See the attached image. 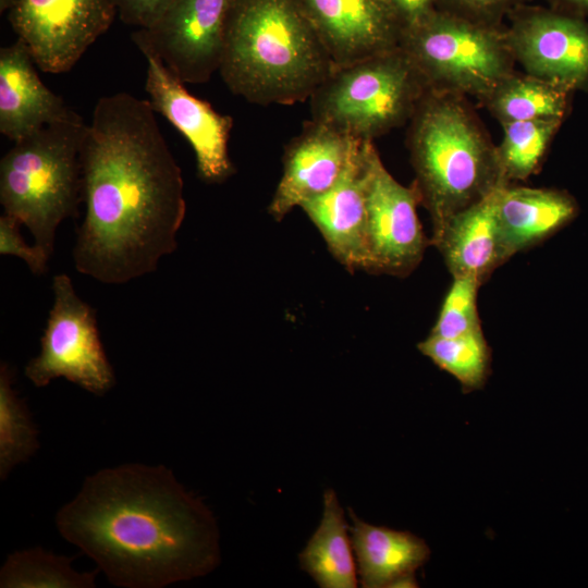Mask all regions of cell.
<instances>
[{
	"label": "cell",
	"instance_id": "6da1fadb",
	"mask_svg": "<svg viewBox=\"0 0 588 588\" xmlns=\"http://www.w3.org/2000/svg\"><path fill=\"white\" fill-rule=\"evenodd\" d=\"M149 100L101 97L82 147L85 217L75 269L103 284L154 272L172 254L186 213L182 172Z\"/></svg>",
	"mask_w": 588,
	"mask_h": 588
},
{
	"label": "cell",
	"instance_id": "7a4b0ae2",
	"mask_svg": "<svg viewBox=\"0 0 588 588\" xmlns=\"http://www.w3.org/2000/svg\"><path fill=\"white\" fill-rule=\"evenodd\" d=\"M56 525L119 587L161 588L206 575L219 561L211 512L163 465L95 473Z\"/></svg>",
	"mask_w": 588,
	"mask_h": 588
},
{
	"label": "cell",
	"instance_id": "3957f363",
	"mask_svg": "<svg viewBox=\"0 0 588 588\" xmlns=\"http://www.w3.org/2000/svg\"><path fill=\"white\" fill-rule=\"evenodd\" d=\"M297 0H231L219 72L249 102L305 101L333 70Z\"/></svg>",
	"mask_w": 588,
	"mask_h": 588
},
{
	"label": "cell",
	"instance_id": "277c9868",
	"mask_svg": "<svg viewBox=\"0 0 588 588\" xmlns=\"http://www.w3.org/2000/svg\"><path fill=\"white\" fill-rule=\"evenodd\" d=\"M466 98L429 89L409 121L412 184L429 212L432 233L507 184L497 146Z\"/></svg>",
	"mask_w": 588,
	"mask_h": 588
},
{
	"label": "cell",
	"instance_id": "5b68a950",
	"mask_svg": "<svg viewBox=\"0 0 588 588\" xmlns=\"http://www.w3.org/2000/svg\"><path fill=\"white\" fill-rule=\"evenodd\" d=\"M84 121L47 125L14 142L0 161V203L50 258L60 223L82 201Z\"/></svg>",
	"mask_w": 588,
	"mask_h": 588
},
{
	"label": "cell",
	"instance_id": "8992f818",
	"mask_svg": "<svg viewBox=\"0 0 588 588\" xmlns=\"http://www.w3.org/2000/svg\"><path fill=\"white\" fill-rule=\"evenodd\" d=\"M428 90L399 46L333 68L309 98L311 119L373 140L409 122Z\"/></svg>",
	"mask_w": 588,
	"mask_h": 588
},
{
	"label": "cell",
	"instance_id": "52a82bcc",
	"mask_svg": "<svg viewBox=\"0 0 588 588\" xmlns=\"http://www.w3.org/2000/svg\"><path fill=\"white\" fill-rule=\"evenodd\" d=\"M400 47L430 90L481 100L515 72L504 26L442 9L404 30Z\"/></svg>",
	"mask_w": 588,
	"mask_h": 588
},
{
	"label": "cell",
	"instance_id": "ba28073f",
	"mask_svg": "<svg viewBox=\"0 0 588 588\" xmlns=\"http://www.w3.org/2000/svg\"><path fill=\"white\" fill-rule=\"evenodd\" d=\"M53 305L40 339V352L24 370L37 388L65 378L96 395L115 383L97 328L96 311L76 294L66 273L54 275Z\"/></svg>",
	"mask_w": 588,
	"mask_h": 588
},
{
	"label": "cell",
	"instance_id": "9c48e42d",
	"mask_svg": "<svg viewBox=\"0 0 588 588\" xmlns=\"http://www.w3.org/2000/svg\"><path fill=\"white\" fill-rule=\"evenodd\" d=\"M365 271L404 278L420 264L430 240L417 215L419 196L384 167L373 142L367 154Z\"/></svg>",
	"mask_w": 588,
	"mask_h": 588
},
{
	"label": "cell",
	"instance_id": "30bf717a",
	"mask_svg": "<svg viewBox=\"0 0 588 588\" xmlns=\"http://www.w3.org/2000/svg\"><path fill=\"white\" fill-rule=\"evenodd\" d=\"M112 0H16L9 20L38 68L70 71L112 24Z\"/></svg>",
	"mask_w": 588,
	"mask_h": 588
},
{
	"label": "cell",
	"instance_id": "8fae6325",
	"mask_svg": "<svg viewBox=\"0 0 588 588\" xmlns=\"http://www.w3.org/2000/svg\"><path fill=\"white\" fill-rule=\"evenodd\" d=\"M504 27L525 73L572 93L588 90V22L553 9L522 5Z\"/></svg>",
	"mask_w": 588,
	"mask_h": 588
},
{
	"label": "cell",
	"instance_id": "7c38bea8",
	"mask_svg": "<svg viewBox=\"0 0 588 588\" xmlns=\"http://www.w3.org/2000/svg\"><path fill=\"white\" fill-rule=\"evenodd\" d=\"M231 0H176L152 26L132 35L184 84H203L219 71Z\"/></svg>",
	"mask_w": 588,
	"mask_h": 588
},
{
	"label": "cell",
	"instance_id": "4fadbf2b",
	"mask_svg": "<svg viewBox=\"0 0 588 588\" xmlns=\"http://www.w3.org/2000/svg\"><path fill=\"white\" fill-rule=\"evenodd\" d=\"M139 50L147 60L145 89L154 110L192 146L198 177L206 183H222L234 173L228 151L232 117L217 112L207 101L189 94L154 52Z\"/></svg>",
	"mask_w": 588,
	"mask_h": 588
},
{
	"label": "cell",
	"instance_id": "5bb4252c",
	"mask_svg": "<svg viewBox=\"0 0 588 588\" xmlns=\"http://www.w3.org/2000/svg\"><path fill=\"white\" fill-rule=\"evenodd\" d=\"M359 139L313 119L305 122L285 146L282 176L268 206L269 215L280 221L293 208L331 188Z\"/></svg>",
	"mask_w": 588,
	"mask_h": 588
},
{
	"label": "cell",
	"instance_id": "9a60e30c",
	"mask_svg": "<svg viewBox=\"0 0 588 588\" xmlns=\"http://www.w3.org/2000/svg\"><path fill=\"white\" fill-rule=\"evenodd\" d=\"M335 66L400 46L402 26L388 0H297Z\"/></svg>",
	"mask_w": 588,
	"mask_h": 588
},
{
	"label": "cell",
	"instance_id": "2e32d148",
	"mask_svg": "<svg viewBox=\"0 0 588 588\" xmlns=\"http://www.w3.org/2000/svg\"><path fill=\"white\" fill-rule=\"evenodd\" d=\"M359 139L339 180L323 194L301 205L321 233L329 252L348 271L364 270L367 226V154Z\"/></svg>",
	"mask_w": 588,
	"mask_h": 588
},
{
	"label": "cell",
	"instance_id": "e0dca14e",
	"mask_svg": "<svg viewBox=\"0 0 588 588\" xmlns=\"http://www.w3.org/2000/svg\"><path fill=\"white\" fill-rule=\"evenodd\" d=\"M34 63L21 39L0 50V132L13 143L47 125L83 121L45 86Z\"/></svg>",
	"mask_w": 588,
	"mask_h": 588
},
{
	"label": "cell",
	"instance_id": "ac0fdd59",
	"mask_svg": "<svg viewBox=\"0 0 588 588\" xmlns=\"http://www.w3.org/2000/svg\"><path fill=\"white\" fill-rule=\"evenodd\" d=\"M499 188L432 233L430 244L438 248L452 277L469 275L482 284L509 260L498 221Z\"/></svg>",
	"mask_w": 588,
	"mask_h": 588
},
{
	"label": "cell",
	"instance_id": "d6986e66",
	"mask_svg": "<svg viewBox=\"0 0 588 588\" xmlns=\"http://www.w3.org/2000/svg\"><path fill=\"white\" fill-rule=\"evenodd\" d=\"M578 210L576 199L563 189L502 185L497 211L506 258L549 238L573 221Z\"/></svg>",
	"mask_w": 588,
	"mask_h": 588
},
{
	"label": "cell",
	"instance_id": "ffe728a7",
	"mask_svg": "<svg viewBox=\"0 0 588 588\" xmlns=\"http://www.w3.org/2000/svg\"><path fill=\"white\" fill-rule=\"evenodd\" d=\"M350 517L362 586L417 587L415 572L430 556L427 543L409 531L367 524L352 510Z\"/></svg>",
	"mask_w": 588,
	"mask_h": 588
},
{
	"label": "cell",
	"instance_id": "44dd1931",
	"mask_svg": "<svg viewBox=\"0 0 588 588\" xmlns=\"http://www.w3.org/2000/svg\"><path fill=\"white\" fill-rule=\"evenodd\" d=\"M351 540L338 497L332 489H327L321 522L299 554L302 569L321 588L357 587Z\"/></svg>",
	"mask_w": 588,
	"mask_h": 588
},
{
	"label": "cell",
	"instance_id": "7402d4cb",
	"mask_svg": "<svg viewBox=\"0 0 588 588\" xmlns=\"http://www.w3.org/2000/svg\"><path fill=\"white\" fill-rule=\"evenodd\" d=\"M572 94L561 86L515 71L480 101L501 124L540 119L564 120Z\"/></svg>",
	"mask_w": 588,
	"mask_h": 588
},
{
	"label": "cell",
	"instance_id": "603a6c76",
	"mask_svg": "<svg viewBox=\"0 0 588 588\" xmlns=\"http://www.w3.org/2000/svg\"><path fill=\"white\" fill-rule=\"evenodd\" d=\"M419 352L453 376L463 392L482 389L491 370V350L482 330L457 338L429 334L417 344Z\"/></svg>",
	"mask_w": 588,
	"mask_h": 588
},
{
	"label": "cell",
	"instance_id": "cb8c5ba5",
	"mask_svg": "<svg viewBox=\"0 0 588 588\" xmlns=\"http://www.w3.org/2000/svg\"><path fill=\"white\" fill-rule=\"evenodd\" d=\"M72 558L59 556L41 548L15 551L0 572L2 588H89L98 571L81 573Z\"/></svg>",
	"mask_w": 588,
	"mask_h": 588
},
{
	"label": "cell",
	"instance_id": "d4e9b609",
	"mask_svg": "<svg viewBox=\"0 0 588 588\" xmlns=\"http://www.w3.org/2000/svg\"><path fill=\"white\" fill-rule=\"evenodd\" d=\"M562 122L561 119H540L501 124L503 138L497 150L507 183L527 180L538 172Z\"/></svg>",
	"mask_w": 588,
	"mask_h": 588
},
{
	"label": "cell",
	"instance_id": "484cf974",
	"mask_svg": "<svg viewBox=\"0 0 588 588\" xmlns=\"http://www.w3.org/2000/svg\"><path fill=\"white\" fill-rule=\"evenodd\" d=\"M7 364L0 368V477L4 480L17 464L26 462L39 448L38 430L25 402L12 385Z\"/></svg>",
	"mask_w": 588,
	"mask_h": 588
},
{
	"label": "cell",
	"instance_id": "4316f807",
	"mask_svg": "<svg viewBox=\"0 0 588 588\" xmlns=\"http://www.w3.org/2000/svg\"><path fill=\"white\" fill-rule=\"evenodd\" d=\"M480 285V281L474 277H453L430 334L457 338L482 330L477 306Z\"/></svg>",
	"mask_w": 588,
	"mask_h": 588
},
{
	"label": "cell",
	"instance_id": "83f0119b",
	"mask_svg": "<svg viewBox=\"0 0 588 588\" xmlns=\"http://www.w3.org/2000/svg\"><path fill=\"white\" fill-rule=\"evenodd\" d=\"M530 0H439L438 9L446 10L467 19L501 25L504 16H509L517 8Z\"/></svg>",
	"mask_w": 588,
	"mask_h": 588
},
{
	"label": "cell",
	"instance_id": "f1b7e54d",
	"mask_svg": "<svg viewBox=\"0 0 588 588\" xmlns=\"http://www.w3.org/2000/svg\"><path fill=\"white\" fill-rule=\"evenodd\" d=\"M21 223L13 217L3 213L0 217V254L13 255L26 262L34 274H42L47 270L49 257L38 247L28 246L20 233Z\"/></svg>",
	"mask_w": 588,
	"mask_h": 588
},
{
	"label": "cell",
	"instance_id": "f546056e",
	"mask_svg": "<svg viewBox=\"0 0 588 588\" xmlns=\"http://www.w3.org/2000/svg\"><path fill=\"white\" fill-rule=\"evenodd\" d=\"M176 0H112L122 22L139 28L155 25Z\"/></svg>",
	"mask_w": 588,
	"mask_h": 588
},
{
	"label": "cell",
	"instance_id": "4dcf8cb0",
	"mask_svg": "<svg viewBox=\"0 0 588 588\" xmlns=\"http://www.w3.org/2000/svg\"><path fill=\"white\" fill-rule=\"evenodd\" d=\"M403 32L412 28L438 9L439 0H388Z\"/></svg>",
	"mask_w": 588,
	"mask_h": 588
},
{
	"label": "cell",
	"instance_id": "1f68e13d",
	"mask_svg": "<svg viewBox=\"0 0 588 588\" xmlns=\"http://www.w3.org/2000/svg\"><path fill=\"white\" fill-rule=\"evenodd\" d=\"M551 9L559 12L586 19L588 17V0H547Z\"/></svg>",
	"mask_w": 588,
	"mask_h": 588
},
{
	"label": "cell",
	"instance_id": "d6a6232c",
	"mask_svg": "<svg viewBox=\"0 0 588 588\" xmlns=\"http://www.w3.org/2000/svg\"><path fill=\"white\" fill-rule=\"evenodd\" d=\"M15 1L16 0H0V11L3 12L10 10Z\"/></svg>",
	"mask_w": 588,
	"mask_h": 588
}]
</instances>
